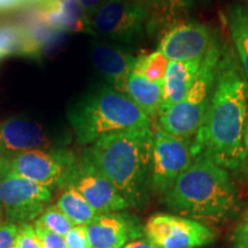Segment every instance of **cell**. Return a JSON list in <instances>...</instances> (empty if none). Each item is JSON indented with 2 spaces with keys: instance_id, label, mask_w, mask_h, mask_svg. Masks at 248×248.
<instances>
[{
  "instance_id": "obj_30",
  "label": "cell",
  "mask_w": 248,
  "mask_h": 248,
  "mask_svg": "<svg viewBox=\"0 0 248 248\" xmlns=\"http://www.w3.org/2000/svg\"><path fill=\"white\" fill-rule=\"evenodd\" d=\"M130 1L136 2V4L150 9V11L151 9L161 7L163 5H168V0H130Z\"/></svg>"
},
{
  "instance_id": "obj_32",
  "label": "cell",
  "mask_w": 248,
  "mask_h": 248,
  "mask_svg": "<svg viewBox=\"0 0 248 248\" xmlns=\"http://www.w3.org/2000/svg\"><path fill=\"white\" fill-rule=\"evenodd\" d=\"M198 1H201V0H168V5L172 6L173 8H186L194 5Z\"/></svg>"
},
{
  "instance_id": "obj_5",
  "label": "cell",
  "mask_w": 248,
  "mask_h": 248,
  "mask_svg": "<svg viewBox=\"0 0 248 248\" xmlns=\"http://www.w3.org/2000/svg\"><path fill=\"white\" fill-rule=\"evenodd\" d=\"M222 49L218 40L213 38L208 51L201 60L197 78L186 97L159 114L156 126L160 130L183 139L192 140L195 137L212 99Z\"/></svg>"
},
{
  "instance_id": "obj_17",
  "label": "cell",
  "mask_w": 248,
  "mask_h": 248,
  "mask_svg": "<svg viewBox=\"0 0 248 248\" xmlns=\"http://www.w3.org/2000/svg\"><path fill=\"white\" fill-rule=\"evenodd\" d=\"M124 93L150 119L159 115L162 104L163 82H150L145 77L132 71L126 80Z\"/></svg>"
},
{
  "instance_id": "obj_2",
  "label": "cell",
  "mask_w": 248,
  "mask_h": 248,
  "mask_svg": "<svg viewBox=\"0 0 248 248\" xmlns=\"http://www.w3.org/2000/svg\"><path fill=\"white\" fill-rule=\"evenodd\" d=\"M153 130L136 128L101 137L85 153L130 207L147 202L151 190Z\"/></svg>"
},
{
  "instance_id": "obj_14",
  "label": "cell",
  "mask_w": 248,
  "mask_h": 248,
  "mask_svg": "<svg viewBox=\"0 0 248 248\" xmlns=\"http://www.w3.org/2000/svg\"><path fill=\"white\" fill-rule=\"evenodd\" d=\"M86 232L91 248H122L142 234L135 217L120 213L97 214L86 225Z\"/></svg>"
},
{
  "instance_id": "obj_16",
  "label": "cell",
  "mask_w": 248,
  "mask_h": 248,
  "mask_svg": "<svg viewBox=\"0 0 248 248\" xmlns=\"http://www.w3.org/2000/svg\"><path fill=\"white\" fill-rule=\"evenodd\" d=\"M201 60L170 61L163 79L162 104L159 114L168 110L186 97L199 71ZM159 116V115H157Z\"/></svg>"
},
{
  "instance_id": "obj_33",
  "label": "cell",
  "mask_w": 248,
  "mask_h": 248,
  "mask_svg": "<svg viewBox=\"0 0 248 248\" xmlns=\"http://www.w3.org/2000/svg\"><path fill=\"white\" fill-rule=\"evenodd\" d=\"M8 171V160L4 156V154L0 151V179L2 178V176Z\"/></svg>"
},
{
  "instance_id": "obj_25",
  "label": "cell",
  "mask_w": 248,
  "mask_h": 248,
  "mask_svg": "<svg viewBox=\"0 0 248 248\" xmlns=\"http://www.w3.org/2000/svg\"><path fill=\"white\" fill-rule=\"evenodd\" d=\"M67 248H91L86 225H75L64 235Z\"/></svg>"
},
{
  "instance_id": "obj_36",
  "label": "cell",
  "mask_w": 248,
  "mask_h": 248,
  "mask_svg": "<svg viewBox=\"0 0 248 248\" xmlns=\"http://www.w3.org/2000/svg\"><path fill=\"white\" fill-rule=\"evenodd\" d=\"M2 217H4V213H2L1 207H0V222H2Z\"/></svg>"
},
{
  "instance_id": "obj_34",
  "label": "cell",
  "mask_w": 248,
  "mask_h": 248,
  "mask_svg": "<svg viewBox=\"0 0 248 248\" xmlns=\"http://www.w3.org/2000/svg\"><path fill=\"white\" fill-rule=\"evenodd\" d=\"M247 95H248V83H247ZM245 151H246V163L247 164V170H248V119L246 124V130H245Z\"/></svg>"
},
{
  "instance_id": "obj_19",
  "label": "cell",
  "mask_w": 248,
  "mask_h": 248,
  "mask_svg": "<svg viewBox=\"0 0 248 248\" xmlns=\"http://www.w3.org/2000/svg\"><path fill=\"white\" fill-rule=\"evenodd\" d=\"M228 26L248 83V26L245 21L241 6H235L230 9L228 14Z\"/></svg>"
},
{
  "instance_id": "obj_22",
  "label": "cell",
  "mask_w": 248,
  "mask_h": 248,
  "mask_svg": "<svg viewBox=\"0 0 248 248\" xmlns=\"http://www.w3.org/2000/svg\"><path fill=\"white\" fill-rule=\"evenodd\" d=\"M37 219L49 231L60 234L62 237H64L70 231V229L75 226L57 206L46 207L42 215Z\"/></svg>"
},
{
  "instance_id": "obj_8",
  "label": "cell",
  "mask_w": 248,
  "mask_h": 248,
  "mask_svg": "<svg viewBox=\"0 0 248 248\" xmlns=\"http://www.w3.org/2000/svg\"><path fill=\"white\" fill-rule=\"evenodd\" d=\"M71 187L78 192L97 214L117 213L129 208L114 185L93 164L88 154L77 157L61 188Z\"/></svg>"
},
{
  "instance_id": "obj_13",
  "label": "cell",
  "mask_w": 248,
  "mask_h": 248,
  "mask_svg": "<svg viewBox=\"0 0 248 248\" xmlns=\"http://www.w3.org/2000/svg\"><path fill=\"white\" fill-rule=\"evenodd\" d=\"M54 148H62V145L38 123L22 119H9L0 123V151L8 161L27 151Z\"/></svg>"
},
{
  "instance_id": "obj_18",
  "label": "cell",
  "mask_w": 248,
  "mask_h": 248,
  "mask_svg": "<svg viewBox=\"0 0 248 248\" xmlns=\"http://www.w3.org/2000/svg\"><path fill=\"white\" fill-rule=\"evenodd\" d=\"M55 206L75 225H88L97 216L88 201L71 187L63 188Z\"/></svg>"
},
{
  "instance_id": "obj_12",
  "label": "cell",
  "mask_w": 248,
  "mask_h": 248,
  "mask_svg": "<svg viewBox=\"0 0 248 248\" xmlns=\"http://www.w3.org/2000/svg\"><path fill=\"white\" fill-rule=\"evenodd\" d=\"M213 42L209 27L195 22L173 24L160 40L159 51L169 61L202 60Z\"/></svg>"
},
{
  "instance_id": "obj_31",
  "label": "cell",
  "mask_w": 248,
  "mask_h": 248,
  "mask_svg": "<svg viewBox=\"0 0 248 248\" xmlns=\"http://www.w3.org/2000/svg\"><path fill=\"white\" fill-rule=\"evenodd\" d=\"M122 248H157L151 240L146 239H136L129 241Z\"/></svg>"
},
{
  "instance_id": "obj_7",
  "label": "cell",
  "mask_w": 248,
  "mask_h": 248,
  "mask_svg": "<svg viewBox=\"0 0 248 248\" xmlns=\"http://www.w3.org/2000/svg\"><path fill=\"white\" fill-rule=\"evenodd\" d=\"M152 147L151 190L153 193L166 195L173 183L185 171L194 156L192 140L173 137L159 128L153 129Z\"/></svg>"
},
{
  "instance_id": "obj_1",
  "label": "cell",
  "mask_w": 248,
  "mask_h": 248,
  "mask_svg": "<svg viewBox=\"0 0 248 248\" xmlns=\"http://www.w3.org/2000/svg\"><path fill=\"white\" fill-rule=\"evenodd\" d=\"M248 119L247 80L233 52L222 49L208 109L195 137L193 156H206L226 170L246 162L245 130Z\"/></svg>"
},
{
  "instance_id": "obj_23",
  "label": "cell",
  "mask_w": 248,
  "mask_h": 248,
  "mask_svg": "<svg viewBox=\"0 0 248 248\" xmlns=\"http://www.w3.org/2000/svg\"><path fill=\"white\" fill-rule=\"evenodd\" d=\"M13 248H42V244L36 233L33 224L22 223L18 225V232L15 238Z\"/></svg>"
},
{
  "instance_id": "obj_4",
  "label": "cell",
  "mask_w": 248,
  "mask_h": 248,
  "mask_svg": "<svg viewBox=\"0 0 248 248\" xmlns=\"http://www.w3.org/2000/svg\"><path fill=\"white\" fill-rule=\"evenodd\" d=\"M68 120L82 145L125 130L152 126L150 117L125 93L110 85L90 91L70 108Z\"/></svg>"
},
{
  "instance_id": "obj_9",
  "label": "cell",
  "mask_w": 248,
  "mask_h": 248,
  "mask_svg": "<svg viewBox=\"0 0 248 248\" xmlns=\"http://www.w3.org/2000/svg\"><path fill=\"white\" fill-rule=\"evenodd\" d=\"M52 199L51 188L7 171L0 179V207L6 221H36Z\"/></svg>"
},
{
  "instance_id": "obj_15",
  "label": "cell",
  "mask_w": 248,
  "mask_h": 248,
  "mask_svg": "<svg viewBox=\"0 0 248 248\" xmlns=\"http://www.w3.org/2000/svg\"><path fill=\"white\" fill-rule=\"evenodd\" d=\"M90 55L92 64L107 80L108 85L124 93L137 58L125 46L100 40L91 43Z\"/></svg>"
},
{
  "instance_id": "obj_6",
  "label": "cell",
  "mask_w": 248,
  "mask_h": 248,
  "mask_svg": "<svg viewBox=\"0 0 248 248\" xmlns=\"http://www.w3.org/2000/svg\"><path fill=\"white\" fill-rule=\"evenodd\" d=\"M94 33L131 45L140 40L152 27L150 9L130 0H107L91 20Z\"/></svg>"
},
{
  "instance_id": "obj_20",
  "label": "cell",
  "mask_w": 248,
  "mask_h": 248,
  "mask_svg": "<svg viewBox=\"0 0 248 248\" xmlns=\"http://www.w3.org/2000/svg\"><path fill=\"white\" fill-rule=\"evenodd\" d=\"M169 62L168 59L157 49L151 54L138 57L132 71L145 77L150 82H163Z\"/></svg>"
},
{
  "instance_id": "obj_24",
  "label": "cell",
  "mask_w": 248,
  "mask_h": 248,
  "mask_svg": "<svg viewBox=\"0 0 248 248\" xmlns=\"http://www.w3.org/2000/svg\"><path fill=\"white\" fill-rule=\"evenodd\" d=\"M32 224L42 244V248H67L64 237L49 231L38 219L33 221Z\"/></svg>"
},
{
  "instance_id": "obj_10",
  "label": "cell",
  "mask_w": 248,
  "mask_h": 248,
  "mask_svg": "<svg viewBox=\"0 0 248 248\" xmlns=\"http://www.w3.org/2000/svg\"><path fill=\"white\" fill-rule=\"evenodd\" d=\"M76 159L73 152L63 147L27 151L8 161V171L46 187H61Z\"/></svg>"
},
{
  "instance_id": "obj_3",
  "label": "cell",
  "mask_w": 248,
  "mask_h": 248,
  "mask_svg": "<svg viewBox=\"0 0 248 248\" xmlns=\"http://www.w3.org/2000/svg\"><path fill=\"white\" fill-rule=\"evenodd\" d=\"M163 201L181 216L221 222L235 209L238 198L226 169L199 155L163 195Z\"/></svg>"
},
{
  "instance_id": "obj_27",
  "label": "cell",
  "mask_w": 248,
  "mask_h": 248,
  "mask_svg": "<svg viewBox=\"0 0 248 248\" xmlns=\"http://www.w3.org/2000/svg\"><path fill=\"white\" fill-rule=\"evenodd\" d=\"M235 248H248V210L234 232Z\"/></svg>"
},
{
  "instance_id": "obj_26",
  "label": "cell",
  "mask_w": 248,
  "mask_h": 248,
  "mask_svg": "<svg viewBox=\"0 0 248 248\" xmlns=\"http://www.w3.org/2000/svg\"><path fill=\"white\" fill-rule=\"evenodd\" d=\"M18 225L20 224L9 221L0 222V248H13Z\"/></svg>"
},
{
  "instance_id": "obj_11",
  "label": "cell",
  "mask_w": 248,
  "mask_h": 248,
  "mask_svg": "<svg viewBox=\"0 0 248 248\" xmlns=\"http://www.w3.org/2000/svg\"><path fill=\"white\" fill-rule=\"evenodd\" d=\"M144 232L157 248H200L215 239V233L208 226L172 214L151 216Z\"/></svg>"
},
{
  "instance_id": "obj_35",
  "label": "cell",
  "mask_w": 248,
  "mask_h": 248,
  "mask_svg": "<svg viewBox=\"0 0 248 248\" xmlns=\"http://www.w3.org/2000/svg\"><path fill=\"white\" fill-rule=\"evenodd\" d=\"M243 13H244L245 21H246V23L248 26V6H246V7H243Z\"/></svg>"
},
{
  "instance_id": "obj_29",
  "label": "cell",
  "mask_w": 248,
  "mask_h": 248,
  "mask_svg": "<svg viewBox=\"0 0 248 248\" xmlns=\"http://www.w3.org/2000/svg\"><path fill=\"white\" fill-rule=\"evenodd\" d=\"M29 6V0H0V12H8Z\"/></svg>"
},
{
  "instance_id": "obj_21",
  "label": "cell",
  "mask_w": 248,
  "mask_h": 248,
  "mask_svg": "<svg viewBox=\"0 0 248 248\" xmlns=\"http://www.w3.org/2000/svg\"><path fill=\"white\" fill-rule=\"evenodd\" d=\"M11 54L26 55V39L18 24L0 27V59Z\"/></svg>"
},
{
  "instance_id": "obj_28",
  "label": "cell",
  "mask_w": 248,
  "mask_h": 248,
  "mask_svg": "<svg viewBox=\"0 0 248 248\" xmlns=\"http://www.w3.org/2000/svg\"><path fill=\"white\" fill-rule=\"evenodd\" d=\"M77 1H78L80 7L84 9L90 20H92L93 16L97 14V12L107 0H77Z\"/></svg>"
}]
</instances>
